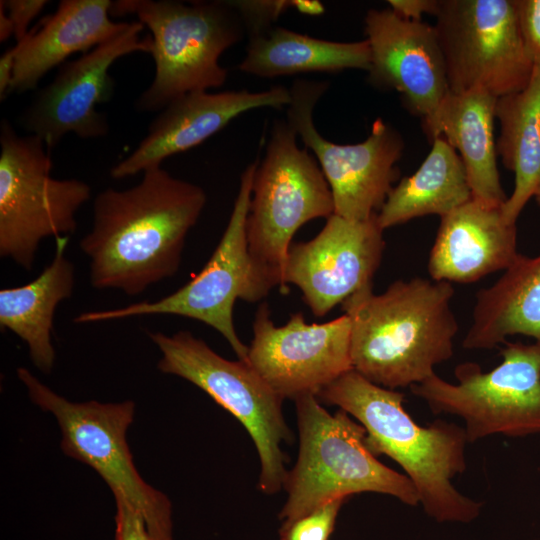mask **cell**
Wrapping results in <instances>:
<instances>
[{"label": "cell", "mask_w": 540, "mask_h": 540, "mask_svg": "<svg viewBox=\"0 0 540 540\" xmlns=\"http://www.w3.org/2000/svg\"><path fill=\"white\" fill-rule=\"evenodd\" d=\"M206 202L202 187L161 166L143 172L133 187L98 193L92 228L79 243L89 259L91 286L137 296L173 277Z\"/></svg>", "instance_id": "6da1fadb"}, {"label": "cell", "mask_w": 540, "mask_h": 540, "mask_svg": "<svg viewBox=\"0 0 540 540\" xmlns=\"http://www.w3.org/2000/svg\"><path fill=\"white\" fill-rule=\"evenodd\" d=\"M449 282L397 280L380 293L368 285L342 303L351 325L355 371L379 386L419 384L453 355L458 322Z\"/></svg>", "instance_id": "7a4b0ae2"}, {"label": "cell", "mask_w": 540, "mask_h": 540, "mask_svg": "<svg viewBox=\"0 0 540 540\" xmlns=\"http://www.w3.org/2000/svg\"><path fill=\"white\" fill-rule=\"evenodd\" d=\"M316 397L340 407L365 428V444L373 455L384 454L402 467L428 516L441 523H469L479 516L483 504L451 483L466 470L464 428L441 419L418 425L403 407L404 393L374 384L354 369Z\"/></svg>", "instance_id": "3957f363"}, {"label": "cell", "mask_w": 540, "mask_h": 540, "mask_svg": "<svg viewBox=\"0 0 540 540\" xmlns=\"http://www.w3.org/2000/svg\"><path fill=\"white\" fill-rule=\"evenodd\" d=\"M295 402L299 454L283 483L288 497L279 514L282 524L361 492L387 494L406 505H418L412 481L376 459L365 444V428L346 411L329 413L313 394Z\"/></svg>", "instance_id": "277c9868"}, {"label": "cell", "mask_w": 540, "mask_h": 540, "mask_svg": "<svg viewBox=\"0 0 540 540\" xmlns=\"http://www.w3.org/2000/svg\"><path fill=\"white\" fill-rule=\"evenodd\" d=\"M128 14H134L152 34L155 75L136 102L142 112L161 111L187 93L221 87L228 71L219 58L246 35L239 13L228 0L112 2L110 15Z\"/></svg>", "instance_id": "5b68a950"}, {"label": "cell", "mask_w": 540, "mask_h": 540, "mask_svg": "<svg viewBox=\"0 0 540 540\" xmlns=\"http://www.w3.org/2000/svg\"><path fill=\"white\" fill-rule=\"evenodd\" d=\"M333 214L332 192L316 158L298 146L287 120L275 121L254 173L246 234L254 263L282 293L292 237L305 223Z\"/></svg>", "instance_id": "8992f818"}, {"label": "cell", "mask_w": 540, "mask_h": 540, "mask_svg": "<svg viewBox=\"0 0 540 540\" xmlns=\"http://www.w3.org/2000/svg\"><path fill=\"white\" fill-rule=\"evenodd\" d=\"M257 164L258 160L242 172L226 229L205 266L190 281L161 299L86 311L73 321L84 324L146 315L190 318L218 331L238 359L248 363V346L242 343L234 327V303L237 299L250 303L261 301L274 288L256 266L248 249L246 221Z\"/></svg>", "instance_id": "52a82bcc"}, {"label": "cell", "mask_w": 540, "mask_h": 540, "mask_svg": "<svg viewBox=\"0 0 540 540\" xmlns=\"http://www.w3.org/2000/svg\"><path fill=\"white\" fill-rule=\"evenodd\" d=\"M17 376L30 400L56 418L63 453L90 466L106 482L115 501L140 513L154 540H174L171 502L140 476L126 440L134 419V402L75 403L24 367L17 369Z\"/></svg>", "instance_id": "ba28073f"}, {"label": "cell", "mask_w": 540, "mask_h": 540, "mask_svg": "<svg viewBox=\"0 0 540 540\" xmlns=\"http://www.w3.org/2000/svg\"><path fill=\"white\" fill-rule=\"evenodd\" d=\"M45 144L20 136L6 120L0 130V256L26 271L40 243L70 237L76 214L90 199V186L79 179H57Z\"/></svg>", "instance_id": "9c48e42d"}, {"label": "cell", "mask_w": 540, "mask_h": 540, "mask_svg": "<svg viewBox=\"0 0 540 540\" xmlns=\"http://www.w3.org/2000/svg\"><path fill=\"white\" fill-rule=\"evenodd\" d=\"M148 335L161 353L157 368L162 373L194 384L242 423L258 451L259 489L279 491L288 473L281 445L291 440L283 398L248 363L225 359L189 331Z\"/></svg>", "instance_id": "30bf717a"}, {"label": "cell", "mask_w": 540, "mask_h": 540, "mask_svg": "<svg viewBox=\"0 0 540 540\" xmlns=\"http://www.w3.org/2000/svg\"><path fill=\"white\" fill-rule=\"evenodd\" d=\"M505 345L502 362L489 372L464 363L455 369L456 384L434 374L410 387L433 413L462 418L468 443L540 432V343Z\"/></svg>", "instance_id": "8fae6325"}, {"label": "cell", "mask_w": 540, "mask_h": 540, "mask_svg": "<svg viewBox=\"0 0 540 540\" xmlns=\"http://www.w3.org/2000/svg\"><path fill=\"white\" fill-rule=\"evenodd\" d=\"M435 18L450 91L483 89L499 98L528 85L534 64L514 0H439Z\"/></svg>", "instance_id": "7c38bea8"}, {"label": "cell", "mask_w": 540, "mask_h": 540, "mask_svg": "<svg viewBox=\"0 0 540 540\" xmlns=\"http://www.w3.org/2000/svg\"><path fill=\"white\" fill-rule=\"evenodd\" d=\"M327 88L325 81L295 80L289 89L287 122L319 163L332 192L334 214L364 221L378 213L394 187L404 141L381 118L360 143L337 144L324 138L315 127L313 111Z\"/></svg>", "instance_id": "4fadbf2b"}, {"label": "cell", "mask_w": 540, "mask_h": 540, "mask_svg": "<svg viewBox=\"0 0 540 540\" xmlns=\"http://www.w3.org/2000/svg\"><path fill=\"white\" fill-rule=\"evenodd\" d=\"M144 25L129 22L110 40L76 60L65 62L54 79L38 92L21 117V125L51 151L73 133L82 139L98 138L109 130L97 106L111 99L115 83L109 74L119 58L135 52L150 53L152 38L141 37Z\"/></svg>", "instance_id": "5bb4252c"}, {"label": "cell", "mask_w": 540, "mask_h": 540, "mask_svg": "<svg viewBox=\"0 0 540 540\" xmlns=\"http://www.w3.org/2000/svg\"><path fill=\"white\" fill-rule=\"evenodd\" d=\"M248 364L283 399L317 395L353 369L350 320L343 314L309 324L298 312L283 326H276L268 304L262 303L253 321Z\"/></svg>", "instance_id": "9a60e30c"}, {"label": "cell", "mask_w": 540, "mask_h": 540, "mask_svg": "<svg viewBox=\"0 0 540 540\" xmlns=\"http://www.w3.org/2000/svg\"><path fill=\"white\" fill-rule=\"evenodd\" d=\"M377 213L364 221L336 214L307 242L291 244L284 266V286L294 284L317 317L371 285L384 252Z\"/></svg>", "instance_id": "2e32d148"}, {"label": "cell", "mask_w": 540, "mask_h": 540, "mask_svg": "<svg viewBox=\"0 0 540 540\" xmlns=\"http://www.w3.org/2000/svg\"><path fill=\"white\" fill-rule=\"evenodd\" d=\"M364 30L371 54L369 83L395 90L410 113L429 117L449 91L434 25L407 20L390 8L371 9Z\"/></svg>", "instance_id": "e0dca14e"}, {"label": "cell", "mask_w": 540, "mask_h": 540, "mask_svg": "<svg viewBox=\"0 0 540 540\" xmlns=\"http://www.w3.org/2000/svg\"><path fill=\"white\" fill-rule=\"evenodd\" d=\"M290 101V90L284 86L257 92L187 93L160 111L147 135L128 157L111 168L110 176L122 179L160 167L168 157L201 144L239 115L259 108H286Z\"/></svg>", "instance_id": "ac0fdd59"}, {"label": "cell", "mask_w": 540, "mask_h": 540, "mask_svg": "<svg viewBox=\"0 0 540 540\" xmlns=\"http://www.w3.org/2000/svg\"><path fill=\"white\" fill-rule=\"evenodd\" d=\"M501 207L472 198L440 217L428 260L432 280L472 283L515 261L516 224L505 221Z\"/></svg>", "instance_id": "d6986e66"}, {"label": "cell", "mask_w": 540, "mask_h": 540, "mask_svg": "<svg viewBox=\"0 0 540 540\" xmlns=\"http://www.w3.org/2000/svg\"><path fill=\"white\" fill-rule=\"evenodd\" d=\"M110 0H62L57 10L17 42L11 93L33 90L53 68L76 52L84 54L123 31L129 22L110 18Z\"/></svg>", "instance_id": "ffe728a7"}, {"label": "cell", "mask_w": 540, "mask_h": 540, "mask_svg": "<svg viewBox=\"0 0 540 540\" xmlns=\"http://www.w3.org/2000/svg\"><path fill=\"white\" fill-rule=\"evenodd\" d=\"M497 97L483 89L448 91L437 109L422 120L431 141L442 137L460 156L472 198L502 206L507 196L500 182L494 120Z\"/></svg>", "instance_id": "44dd1931"}, {"label": "cell", "mask_w": 540, "mask_h": 540, "mask_svg": "<svg viewBox=\"0 0 540 540\" xmlns=\"http://www.w3.org/2000/svg\"><path fill=\"white\" fill-rule=\"evenodd\" d=\"M517 334L540 343V255L519 253L494 284L477 292L462 346L490 350Z\"/></svg>", "instance_id": "7402d4cb"}, {"label": "cell", "mask_w": 540, "mask_h": 540, "mask_svg": "<svg viewBox=\"0 0 540 540\" xmlns=\"http://www.w3.org/2000/svg\"><path fill=\"white\" fill-rule=\"evenodd\" d=\"M52 262L33 281L0 290V326L19 337L28 347L33 365L51 373L55 363L52 331L57 306L70 298L75 268L66 258L69 237L56 238Z\"/></svg>", "instance_id": "603a6c76"}, {"label": "cell", "mask_w": 540, "mask_h": 540, "mask_svg": "<svg viewBox=\"0 0 540 540\" xmlns=\"http://www.w3.org/2000/svg\"><path fill=\"white\" fill-rule=\"evenodd\" d=\"M370 60L366 39L336 42L274 26L262 35L249 38L246 55L238 69L257 77L274 78L346 69L368 71Z\"/></svg>", "instance_id": "cb8c5ba5"}, {"label": "cell", "mask_w": 540, "mask_h": 540, "mask_svg": "<svg viewBox=\"0 0 540 540\" xmlns=\"http://www.w3.org/2000/svg\"><path fill=\"white\" fill-rule=\"evenodd\" d=\"M495 117L500 124L497 155L515 174L514 190L501 210L507 223L516 224L540 186V64L523 90L497 99Z\"/></svg>", "instance_id": "d4e9b609"}, {"label": "cell", "mask_w": 540, "mask_h": 540, "mask_svg": "<svg viewBox=\"0 0 540 540\" xmlns=\"http://www.w3.org/2000/svg\"><path fill=\"white\" fill-rule=\"evenodd\" d=\"M472 199L463 162L442 138L432 147L420 167L394 186L377 213L382 230L426 215L440 217Z\"/></svg>", "instance_id": "484cf974"}, {"label": "cell", "mask_w": 540, "mask_h": 540, "mask_svg": "<svg viewBox=\"0 0 540 540\" xmlns=\"http://www.w3.org/2000/svg\"><path fill=\"white\" fill-rule=\"evenodd\" d=\"M239 13L248 38L262 35L274 27L281 14L295 8L300 13L313 15L315 1L309 0H228Z\"/></svg>", "instance_id": "4316f807"}, {"label": "cell", "mask_w": 540, "mask_h": 540, "mask_svg": "<svg viewBox=\"0 0 540 540\" xmlns=\"http://www.w3.org/2000/svg\"><path fill=\"white\" fill-rule=\"evenodd\" d=\"M346 499L328 502L312 512L290 522L282 524L281 540H329L340 508Z\"/></svg>", "instance_id": "83f0119b"}, {"label": "cell", "mask_w": 540, "mask_h": 540, "mask_svg": "<svg viewBox=\"0 0 540 540\" xmlns=\"http://www.w3.org/2000/svg\"><path fill=\"white\" fill-rule=\"evenodd\" d=\"M525 50L534 65L540 64V0H514Z\"/></svg>", "instance_id": "f1b7e54d"}, {"label": "cell", "mask_w": 540, "mask_h": 540, "mask_svg": "<svg viewBox=\"0 0 540 540\" xmlns=\"http://www.w3.org/2000/svg\"><path fill=\"white\" fill-rule=\"evenodd\" d=\"M115 503V540H154L140 513L124 502Z\"/></svg>", "instance_id": "f546056e"}, {"label": "cell", "mask_w": 540, "mask_h": 540, "mask_svg": "<svg viewBox=\"0 0 540 540\" xmlns=\"http://www.w3.org/2000/svg\"><path fill=\"white\" fill-rule=\"evenodd\" d=\"M13 24L14 38L17 42L23 40L30 29V23L48 4L47 0H1Z\"/></svg>", "instance_id": "4dcf8cb0"}, {"label": "cell", "mask_w": 540, "mask_h": 540, "mask_svg": "<svg viewBox=\"0 0 540 540\" xmlns=\"http://www.w3.org/2000/svg\"><path fill=\"white\" fill-rule=\"evenodd\" d=\"M390 9L407 20L422 21L425 14L437 12L439 0H389Z\"/></svg>", "instance_id": "1f68e13d"}, {"label": "cell", "mask_w": 540, "mask_h": 540, "mask_svg": "<svg viewBox=\"0 0 540 540\" xmlns=\"http://www.w3.org/2000/svg\"><path fill=\"white\" fill-rule=\"evenodd\" d=\"M17 45L4 51L0 57V100L6 99L11 93L14 78V68L17 55Z\"/></svg>", "instance_id": "d6a6232c"}, {"label": "cell", "mask_w": 540, "mask_h": 540, "mask_svg": "<svg viewBox=\"0 0 540 540\" xmlns=\"http://www.w3.org/2000/svg\"><path fill=\"white\" fill-rule=\"evenodd\" d=\"M11 36H14L13 24L4 8L3 3L0 1V41H6Z\"/></svg>", "instance_id": "836d02e7"}, {"label": "cell", "mask_w": 540, "mask_h": 540, "mask_svg": "<svg viewBox=\"0 0 540 540\" xmlns=\"http://www.w3.org/2000/svg\"><path fill=\"white\" fill-rule=\"evenodd\" d=\"M534 198L535 200L537 201V203L540 205V186L538 187V189L536 190L535 194H534Z\"/></svg>", "instance_id": "e575fe53"}]
</instances>
